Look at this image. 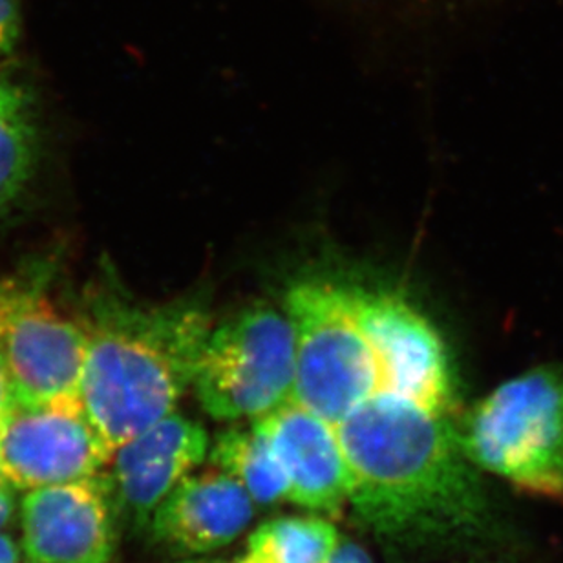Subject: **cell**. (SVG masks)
I'll return each instance as SVG.
<instances>
[{
  "label": "cell",
  "instance_id": "obj_11",
  "mask_svg": "<svg viewBox=\"0 0 563 563\" xmlns=\"http://www.w3.org/2000/svg\"><path fill=\"white\" fill-rule=\"evenodd\" d=\"M255 516V501L225 472L189 474L152 516V531L184 553H212L234 542Z\"/></svg>",
  "mask_w": 563,
  "mask_h": 563
},
{
  "label": "cell",
  "instance_id": "obj_10",
  "mask_svg": "<svg viewBox=\"0 0 563 563\" xmlns=\"http://www.w3.org/2000/svg\"><path fill=\"white\" fill-rule=\"evenodd\" d=\"M255 422L286 474L287 501L317 512H339L350 498V472L333 428L295 401Z\"/></svg>",
  "mask_w": 563,
  "mask_h": 563
},
{
  "label": "cell",
  "instance_id": "obj_13",
  "mask_svg": "<svg viewBox=\"0 0 563 563\" xmlns=\"http://www.w3.org/2000/svg\"><path fill=\"white\" fill-rule=\"evenodd\" d=\"M37 132L30 96L0 74V217L32 176Z\"/></svg>",
  "mask_w": 563,
  "mask_h": 563
},
{
  "label": "cell",
  "instance_id": "obj_16",
  "mask_svg": "<svg viewBox=\"0 0 563 563\" xmlns=\"http://www.w3.org/2000/svg\"><path fill=\"white\" fill-rule=\"evenodd\" d=\"M10 291L11 282H0V319H2V314H4L5 303H8V298H10ZM11 402H13V399H11L10 386H8L4 372H2V366H0V418L4 416Z\"/></svg>",
  "mask_w": 563,
  "mask_h": 563
},
{
  "label": "cell",
  "instance_id": "obj_7",
  "mask_svg": "<svg viewBox=\"0 0 563 563\" xmlns=\"http://www.w3.org/2000/svg\"><path fill=\"white\" fill-rule=\"evenodd\" d=\"M114 455L81 401L11 402L0 418V477L13 488L90 479Z\"/></svg>",
  "mask_w": 563,
  "mask_h": 563
},
{
  "label": "cell",
  "instance_id": "obj_14",
  "mask_svg": "<svg viewBox=\"0 0 563 563\" xmlns=\"http://www.w3.org/2000/svg\"><path fill=\"white\" fill-rule=\"evenodd\" d=\"M339 545L335 527L322 518H277L258 527L250 538L256 563H328Z\"/></svg>",
  "mask_w": 563,
  "mask_h": 563
},
{
  "label": "cell",
  "instance_id": "obj_8",
  "mask_svg": "<svg viewBox=\"0 0 563 563\" xmlns=\"http://www.w3.org/2000/svg\"><path fill=\"white\" fill-rule=\"evenodd\" d=\"M114 510L101 474L27 490L21 501L27 562H109L115 548Z\"/></svg>",
  "mask_w": 563,
  "mask_h": 563
},
{
  "label": "cell",
  "instance_id": "obj_15",
  "mask_svg": "<svg viewBox=\"0 0 563 563\" xmlns=\"http://www.w3.org/2000/svg\"><path fill=\"white\" fill-rule=\"evenodd\" d=\"M21 37V0H0V59L15 49Z\"/></svg>",
  "mask_w": 563,
  "mask_h": 563
},
{
  "label": "cell",
  "instance_id": "obj_9",
  "mask_svg": "<svg viewBox=\"0 0 563 563\" xmlns=\"http://www.w3.org/2000/svg\"><path fill=\"white\" fill-rule=\"evenodd\" d=\"M207 454L206 428L181 413H168L112 455L104 482L114 509L143 526Z\"/></svg>",
  "mask_w": 563,
  "mask_h": 563
},
{
  "label": "cell",
  "instance_id": "obj_6",
  "mask_svg": "<svg viewBox=\"0 0 563 563\" xmlns=\"http://www.w3.org/2000/svg\"><path fill=\"white\" fill-rule=\"evenodd\" d=\"M87 328L33 286L16 284L0 320V366L21 405L81 401Z\"/></svg>",
  "mask_w": 563,
  "mask_h": 563
},
{
  "label": "cell",
  "instance_id": "obj_2",
  "mask_svg": "<svg viewBox=\"0 0 563 563\" xmlns=\"http://www.w3.org/2000/svg\"><path fill=\"white\" fill-rule=\"evenodd\" d=\"M81 399L110 449L176 412L195 380L212 325L195 303L143 308L118 295L93 298Z\"/></svg>",
  "mask_w": 563,
  "mask_h": 563
},
{
  "label": "cell",
  "instance_id": "obj_1",
  "mask_svg": "<svg viewBox=\"0 0 563 563\" xmlns=\"http://www.w3.org/2000/svg\"><path fill=\"white\" fill-rule=\"evenodd\" d=\"M333 432L350 472L347 501L380 537L419 540L487 526L488 496L461 446L457 413L397 388L380 369L379 386Z\"/></svg>",
  "mask_w": 563,
  "mask_h": 563
},
{
  "label": "cell",
  "instance_id": "obj_3",
  "mask_svg": "<svg viewBox=\"0 0 563 563\" xmlns=\"http://www.w3.org/2000/svg\"><path fill=\"white\" fill-rule=\"evenodd\" d=\"M477 471L542 498H563V368L527 369L457 419Z\"/></svg>",
  "mask_w": 563,
  "mask_h": 563
},
{
  "label": "cell",
  "instance_id": "obj_18",
  "mask_svg": "<svg viewBox=\"0 0 563 563\" xmlns=\"http://www.w3.org/2000/svg\"><path fill=\"white\" fill-rule=\"evenodd\" d=\"M13 516H15V494H13V487L0 477V529L10 526Z\"/></svg>",
  "mask_w": 563,
  "mask_h": 563
},
{
  "label": "cell",
  "instance_id": "obj_4",
  "mask_svg": "<svg viewBox=\"0 0 563 563\" xmlns=\"http://www.w3.org/2000/svg\"><path fill=\"white\" fill-rule=\"evenodd\" d=\"M297 339L287 311L256 302L212 325L196 397L214 421L255 422L295 399Z\"/></svg>",
  "mask_w": 563,
  "mask_h": 563
},
{
  "label": "cell",
  "instance_id": "obj_20",
  "mask_svg": "<svg viewBox=\"0 0 563 563\" xmlns=\"http://www.w3.org/2000/svg\"><path fill=\"white\" fill-rule=\"evenodd\" d=\"M236 563H256L255 560L251 559L250 554L247 556H244V559L240 560V562Z\"/></svg>",
  "mask_w": 563,
  "mask_h": 563
},
{
  "label": "cell",
  "instance_id": "obj_5",
  "mask_svg": "<svg viewBox=\"0 0 563 563\" xmlns=\"http://www.w3.org/2000/svg\"><path fill=\"white\" fill-rule=\"evenodd\" d=\"M286 311L297 339L292 401L336 427L380 380L379 361L355 314L352 284L297 282Z\"/></svg>",
  "mask_w": 563,
  "mask_h": 563
},
{
  "label": "cell",
  "instance_id": "obj_12",
  "mask_svg": "<svg viewBox=\"0 0 563 563\" xmlns=\"http://www.w3.org/2000/svg\"><path fill=\"white\" fill-rule=\"evenodd\" d=\"M209 457L214 468L234 477L245 488L255 505L273 507L287 501L286 474L258 422L229 427L218 433Z\"/></svg>",
  "mask_w": 563,
  "mask_h": 563
},
{
  "label": "cell",
  "instance_id": "obj_19",
  "mask_svg": "<svg viewBox=\"0 0 563 563\" xmlns=\"http://www.w3.org/2000/svg\"><path fill=\"white\" fill-rule=\"evenodd\" d=\"M0 563H21L16 543L4 532H0Z\"/></svg>",
  "mask_w": 563,
  "mask_h": 563
},
{
  "label": "cell",
  "instance_id": "obj_17",
  "mask_svg": "<svg viewBox=\"0 0 563 563\" xmlns=\"http://www.w3.org/2000/svg\"><path fill=\"white\" fill-rule=\"evenodd\" d=\"M328 563H372L368 554L355 543H339Z\"/></svg>",
  "mask_w": 563,
  "mask_h": 563
}]
</instances>
